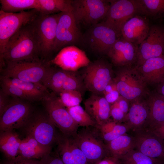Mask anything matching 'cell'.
<instances>
[{
	"mask_svg": "<svg viewBox=\"0 0 164 164\" xmlns=\"http://www.w3.org/2000/svg\"><path fill=\"white\" fill-rule=\"evenodd\" d=\"M35 19L22 27L10 38L0 56V67L5 62L41 60Z\"/></svg>",
	"mask_w": 164,
	"mask_h": 164,
	"instance_id": "obj_1",
	"label": "cell"
},
{
	"mask_svg": "<svg viewBox=\"0 0 164 164\" xmlns=\"http://www.w3.org/2000/svg\"><path fill=\"white\" fill-rule=\"evenodd\" d=\"M1 76L42 84L51 64L41 60L5 62ZM43 85V84H42Z\"/></svg>",
	"mask_w": 164,
	"mask_h": 164,
	"instance_id": "obj_2",
	"label": "cell"
},
{
	"mask_svg": "<svg viewBox=\"0 0 164 164\" xmlns=\"http://www.w3.org/2000/svg\"><path fill=\"white\" fill-rule=\"evenodd\" d=\"M113 80L120 95L131 102L145 94L146 83L135 67H119Z\"/></svg>",
	"mask_w": 164,
	"mask_h": 164,
	"instance_id": "obj_3",
	"label": "cell"
},
{
	"mask_svg": "<svg viewBox=\"0 0 164 164\" xmlns=\"http://www.w3.org/2000/svg\"><path fill=\"white\" fill-rule=\"evenodd\" d=\"M56 127L46 111H34L21 129L43 145L52 148L57 143L60 135Z\"/></svg>",
	"mask_w": 164,
	"mask_h": 164,
	"instance_id": "obj_4",
	"label": "cell"
},
{
	"mask_svg": "<svg viewBox=\"0 0 164 164\" xmlns=\"http://www.w3.org/2000/svg\"><path fill=\"white\" fill-rule=\"evenodd\" d=\"M110 5V0H73L71 12L78 27H89L105 19Z\"/></svg>",
	"mask_w": 164,
	"mask_h": 164,
	"instance_id": "obj_5",
	"label": "cell"
},
{
	"mask_svg": "<svg viewBox=\"0 0 164 164\" xmlns=\"http://www.w3.org/2000/svg\"><path fill=\"white\" fill-rule=\"evenodd\" d=\"M84 128L71 138L86 156L89 164H94L108 154V152L97 128Z\"/></svg>",
	"mask_w": 164,
	"mask_h": 164,
	"instance_id": "obj_6",
	"label": "cell"
},
{
	"mask_svg": "<svg viewBox=\"0 0 164 164\" xmlns=\"http://www.w3.org/2000/svg\"><path fill=\"white\" fill-rule=\"evenodd\" d=\"M113 70L111 64L100 59L90 62L84 67L82 77L86 90L92 94L101 96L112 80Z\"/></svg>",
	"mask_w": 164,
	"mask_h": 164,
	"instance_id": "obj_7",
	"label": "cell"
},
{
	"mask_svg": "<svg viewBox=\"0 0 164 164\" xmlns=\"http://www.w3.org/2000/svg\"><path fill=\"white\" fill-rule=\"evenodd\" d=\"M119 38L115 30L103 21L88 27L81 43L96 53L107 55Z\"/></svg>",
	"mask_w": 164,
	"mask_h": 164,
	"instance_id": "obj_8",
	"label": "cell"
},
{
	"mask_svg": "<svg viewBox=\"0 0 164 164\" xmlns=\"http://www.w3.org/2000/svg\"><path fill=\"white\" fill-rule=\"evenodd\" d=\"M39 13L36 9L15 13L0 10V56L10 38L22 27L34 20Z\"/></svg>",
	"mask_w": 164,
	"mask_h": 164,
	"instance_id": "obj_9",
	"label": "cell"
},
{
	"mask_svg": "<svg viewBox=\"0 0 164 164\" xmlns=\"http://www.w3.org/2000/svg\"><path fill=\"white\" fill-rule=\"evenodd\" d=\"M42 102L46 112L63 135L71 138L77 134L79 126L59 101L57 95L52 92Z\"/></svg>",
	"mask_w": 164,
	"mask_h": 164,
	"instance_id": "obj_10",
	"label": "cell"
},
{
	"mask_svg": "<svg viewBox=\"0 0 164 164\" xmlns=\"http://www.w3.org/2000/svg\"><path fill=\"white\" fill-rule=\"evenodd\" d=\"M59 13L46 15L40 12L35 19L41 60L50 61L54 53Z\"/></svg>",
	"mask_w": 164,
	"mask_h": 164,
	"instance_id": "obj_11",
	"label": "cell"
},
{
	"mask_svg": "<svg viewBox=\"0 0 164 164\" xmlns=\"http://www.w3.org/2000/svg\"><path fill=\"white\" fill-rule=\"evenodd\" d=\"M34 111L30 102L13 97L0 116V132L21 128Z\"/></svg>",
	"mask_w": 164,
	"mask_h": 164,
	"instance_id": "obj_12",
	"label": "cell"
},
{
	"mask_svg": "<svg viewBox=\"0 0 164 164\" xmlns=\"http://www.w3.org/2000/svg\"><path fill=\"white\" fill-rule=\"evenodd\" d=\"M110 1V7L103 22L114 30L119 37L125 23L134 16L140 14L138 0Z\"/></svg>",
	"mask_w": 164,
	"mask_h": 164,
	"instance_id": "obj_13",
	"label": "cell"
},
{
	"mask_svg": "<svg viewBox=\"0 0 164 164\" xmlns=\"http://www.w3.org/2000/svg\"><path fill=\"white\" fill-rule=\"evenodd\" d=\"M82 37L71 12L59 13L54 53L67 46L81 43Z\"/></svg>",
	"mask_w": 164,
	"mask_h": 164,
	"instance_id": "obj_14",
	"label": "cell"
},
{
	"mask_svg": "<svg viewBox=\"0 0 164 164\" xmlns=\"http://www.w3.org/2000/svg\"><path fill=\"white\" fill-rule=\"evenodd\" d=\"M164 54V28L158 25L150 26L146 38L139 46L136 67L151 58Z\"/></svg>",
	"mask_w": 164,
	"mask_h": 164,
	"instance_id": "obj_15",
	"label": "cell"
},
{
	"mask_svg": "<svg viewBox=\"0 0 164 164\" xmlns=\"http://www.w3.org/2000/svg\"><path fill=\"white\" fill-rule=\"evenodd\" d=\"M50 62L65 70L75 72L91 62L84 51L72 45L62 49Z\"/></svg>",
	"mask_w": 164,
	"mask_h": 164,
	"instance_id": "obj_16",
	"label": "cell"
},
{
	"mask_svg": "<svg viewBox=\"0 0 164 164\" xmlns=\"http://www.w3.org/2000/svg\"><path fill=\"white\" fill-rule=\"evenodd\" d=\"M138 46L119 37L107 55L114 66L119 67H131L136 63Z\"/></svg>",
	"mask_w": 164,
	"mask_h": 164,
	"instance_id": "obj_17",
	"label": "cell"
},
{
	"mask_svg": "<svg viewBox=\"0 0 164 164\" xmlns=\"http://www.w3.org/2000/svg\"><path fill=\"white\" fill-rule=\"evenodd\" d=\"M150 26L147 17L137 14L125 23L119 37L139 46L148 35Z\"/></svg>",
	"mask_w": 164,
	"mask_h": 164,
	"instance_id": "obj_18",
	"label": "cell"
},
{
	"mask_svg": "<svg viewBox=\"0 0 164 164\" xmlns=\"http://www.w3.org/2000/svg\"><path fill=\"white\" fill-rule=\"evenodd\" d=\"M134 139L137 150L155 159H159L164 157L163 140L152 133H140Z\"/></svg>",
	"mask_w": 164,
	"mask_h": 164,
	"instance_id": "obj_19",
	"label": "cell"
},
{
	"mask_svg": "<svg viewBox=\"0 0 164 164\" xmlns=\"http://www.w3.org/2000/svg\"><path fill=\"white\" fill-rule=\"evenodd\" d=\"M56 152L64 164H89L86 156L71 138L60 135Z\"/></svg>",
	"mask_w": 164,
	"mask_h": 164,
	"instance_id": "obj_20",
	"label": "cell"
},
{
	"mask_svg": "<svg viewBox=\"0 0 164 164\" xmlns=\"http://www.w3.org/2000/svg\"><path fill=\"white\" fill-rule=\"evenodd\" d=\"M84 104L85 110L97 126L109 121L111 105L104 96L92 94L85 101Z\"/></svg>",
	"mask_w": 164,
	"mask_h": 164,
	"instance_id": "obj_21",
	"label": "cell"
},
{
	"mask_svg": "<svg viewBox=\"0 0 164 164\" xmlns=\"http://www.w3.org/2000/svg\"><path fill=\"white\" fill-rule=\"evenodd\" d=\"M136 68L147 84H159L164 80V54L149 59Z\"/></svg>",
	"mask_w": 164,
	"mask_h": 164,
	"instance_id": "obj_22",
	"label": "cell"
},
{
	"mask_svg": "<svg viewBox=\"0 0 164 164\" xmlns=\"http://www.w3.org/2000/svg\"><path fill=\"white\" fill-rule=\"evenodd\" d=\"M52 147L41 144L31 136L26 135L21 140L18 155L29 159L41 160L52 151Z\"/></svg>",
	"mask_w": 164,
	"mask_h": 164,
	"instance_id": "obj_23",
	"label": "cell"
},
{
	"mask_svg": "<svg viewBox=\"0 0 164 164\" xmlns=\"http://www.w3.org/2000/svg\"><path fill=\"white\" fill-rule=\"evenodd\" d=\"M14 130L0 132V151L6 159H14L18 155L22 139Z\"/></svg>",
	"mask_w": 164,
	"mask_h": 164,
	"instance_id": "obj_24",
	"label": "cell"
},
{
	"mask_svg": "<svg viewBox=\"0 0 164 164\" xmlns=\"http://www.w3.org/2000/svg\"><path fill=\"white\" fill-rule=\"evenodd\" d=\"M127 115L128 126L138 128L148 121L149 111L146 102H142L140 99L132 102Z\"/></svg>",
	"mask_w": 164,
	"mask_h": 164,
	"instance_id": "obj_25",
	"label": "cell"
},
{
	"mask_svg": "<svg viewBox=\"0 0 164 164\" xmlns=\"http://www.w3.org/2000/svg\"><path fill=\"white\" fill-rule=\"evenodd\" d=\"M72 72L51 66L42 82V84L56 95L58 94L62 91L66 79Z\"/></svg>",
	"mask_w": 164,
	"mask_h": 164,
	"instance_id": "obj_26",
	"label": "cell"
},
{
	"mask_svg": "<svg viewBox=\"0 0 164 164\" xmlns=\"http://www.w3.org/2000/svg\"><path fill=\"white\" fill-rule=\"evenodd\" d=\"M19 87L36 101H42L50 94L43 85L0 76Z\"/></svg>",
	"mask_w": 164,
	"mask_h": 164,
	"instance_id": "obj_27",
	"label": "cell"
},
{
	"mask_svg": "<svg viewBox=\"0 0 164 164\" xmlns=\"http://www.w3.org/2000/svg\"><path fill=\"white\" fill-rule=\"evenodd\" d=\"M149 115L147 122L151 128L164 122V98L158 93L150 96L146 102Z\"/></svg>",
	"mask_w": 164,
	"mask_h": 164,
	"instance_id": "obj_28",
	"label": "cell"
},
{
	"mask_svg": "<svg viewBox=\"0 0 164 164\" xmlns=\"http://www.w3.org/2000/svg\"><path fill=\"white\" fill-rule=\"evenodd\" d=\"M106 146L109 154L120 159L134 149L135 139L125 134L108 142Z\"/></svg>",
	"mask_w": 164,
	"mask_h": 164,
	"instance_id": "obj_29",
	"label": "cell"
},
{
	"mask_svg": "<svg viewBox=\"0 0 164 164\" xmlns=\"http://www.w3.org/2000/svg\"><path fill=\"white\" fill-rule=\"evenodd\" d=\"M72 0H38V10L41 13L51 15L62 12H71Z\"/></svg>",
	"mask_w": 164,
	"mask_h": 164,
	"instance_id": "obj_30",
	"label": "cell"
},
{
	"mask_svg": "<svg viewBox=\"0 0 164 164\" xmlns=\"http://www.w3.org/2000/svg\"><path fill=\"white\" fill-rule=\"evenodd\" d=\"M1 9L7 13H18L39 7L38 0H0Z\"/></svg>",
	"mask_w": 164,
	"mask_h": 164,
	"instance_id": "obj_31",
	"label": "cell"
},
{
	"mask_svg": "<svg viewBox=\"0 0 164 164\" xmlns=\"http://www.w3.org/2000/svg\"><path fill=\"white\" fill-rule=\"evenodd\" d=\"M104 141L110 142L125 134L128 127L114 121H108L96 127Z\"/></svg>",
	"mask_w": 164,
	"mask_h": 164,
	"instance_id": "obj_32",
	"label": "cell"
},
{
	"mask_svg": "<svg viewBox=\"0 0 164 164\" xmlns=\"http://www.w3.org/2000/svg\"><path fill=\"white\" fill-rule=\"evenodd\" d=\"M140 14L146 17L164 15V0H138Z\"/></svg>",
	"mask_w": 164,
	"mask_h": 164,
	"instance_id": "obj_33",
	"label": "cell"
},
{
	"mask_svg": "<svg viewBox=\"0 0 164 164\" xmlns=\"http://www.w3.org/2000/svg\"><path fill=\"white\" fill-rule=\"evenodd\" d=\"M66 108L73 119L79 126L97 127L96 123L80 104Z\"/></svg>",
	"mask_w": 164,
	"mask_h": 164,
	"instance_id": "obj_34",
	"label": "cell"
},
{
	"mask_svg": "<svg viewBox=\"0 0 164 164\" xmlns=\"http://www.w3.org/2000/svg\"><path fill=\"white\" fill-rule=\"evenodd\" d=\"M120 160L123 164H160L159 159L150 157L134 149L123 156Z\"/></svg>",
	"mask_w": 164,
	"mask_h": 164,
	"instance_id": "obj_35",
	"label": "cell"
},
{
	"mask_svg": "<svg viewBox=\"0 0 164 164\" xmlns=\"http://www.w3.org/2000/svg\"><path fill=\"white\" fill-rule=\"evenodd\" d=\"M1 89L9 96L30 102L35 101L34 100L21 89L5 80L0 76Z\"/></svg>",
	"mask_w": 164,
	"mask_h": 164,
	"instance_id": "obj_36",
	"label": "cell"
},
{
	"mask_svg": "<svg viewBox=\"0 0 164 164\" xmlns=\"http://www.w3.org/2000/svg\"><path fill=\"white\" fill-rule=\"evenodd\" d=\"M86 90L82 77L78 74L76 71H72L66 79L61 91L65 90L76 91L83 95Z\"/></svg>",
	"mask_w": 164,
	"mask_h": 164,
	"instance_id": "obj_37",
	"label": "cell"
},
{
	"mask_svg": "<svg viewBox=\"0 0 164 164\" xmlns=\"http://www.w3.org/2000/svg\"><path fill=\"white\" fill-rule=\"evenodd\" d=\"M58 95L59 101L66 108L80 105L82 100V94L76 91H63Z\"/></svg>",
	"mask_w": 164,
	"mask_h": 164,
	"instance_id": "obj_38",
	"label": "cell"
},
{
	"mask_svg": "<svg viewBox=\"0 0 164 164\" xmlns=\"http://www.w3.org/2000/svg\"><path fill=\"white\" fill-rule=\"evenodd\" d=\"M2 164H43L41 160L29 159L18 155L13 159L5 160Z\"/></svg>",
	"mask_w": 164,
	"mask_h": 164,
	"instance_id": "obj_39",
	"label": "cell"
},
{
	"mask_svg": "<svg viewBox=\"0 0 164 164\" xmlns=\"http://www.w3.org/2000/svg\"><path fill=\"white\" fill-rule=\"evenodd\" d=\"M41 160L43 164H64L56 152H51Z\"/></svg>",
	"mask_w": 164,
	"mask_h": 164,
	"instance_id": "obj_40",
	"label": "cell"
},
{
	"mask_svg": "<svg viewBox=\"0 0 164 164\" xmlns=\"http://www.w3.org/2000/svg\"><path fill=\"white\" fill-rule=\"evenodd\" d=\"M125 114L120 109L117 103L115 102L111 106L110 116L113 118L114 121L117 122L123 120Z\"/></svg>",
	"mask_w": 164,
	"mask_h": 164,
	"instance_id": "obj_41",
	"label": "cell"
},
{
	"mask_svg": "<svg viewBox=\"0 0 164 164\" xmlns=\"http://www.w3.org/2000/svg\"><path fill=\"white\" fill-rule=\"evenodd\" d=\"M13 97L6 94L0 89V116L10 104Z\"/></svg>",
	"mask_w": 164,
	"mask_h": 164,
	"instance_id": "obj_42",
	"label": "cell"
},
{
	"mask_svg": "<svg viewBox=\"0 0 164 164\" xmlns=\"http://www.w3.org/2000/svg\"><path fill=\"white\" fill-rule=\"evenodd\" d=\"M121 163L120 159L108 154L94 164H121Z\"/></svg>",
	"mask_w": 164,
	"mask_h": 164,
	"instance_id": "obj_43",
	"label": "cell"
},
{
	"mask_svg": "<svg viewBox=\"0 0 164 164\" xmlns=\"http://www.w3.org/2000/svg\"><path fill=\"white\" fill-rule=\"evenodd\" d=\"M116 89L104 95V97L111 104H114L118 99L120 95Z\"/></svg>",
	"mask_w": 164,
	"mask_h": 164,
	"instance_id": "obj_44",
	"label": "cell"
},
{
	"mask_svg": "<svg viewBox=\"0 0 164 164\" xmlns=\"http://www.w3.org/2000/svg\"><path fill=\"white\" fill-rule=\"evenodd\" d=\"M151 132L162 140H164V122L152 128Z\"/></svg>",
	"mask_w": 164,
	"mask_h": 164,
	"instance_id": "obj_45",
	"label": "cell"
},
{
	"mask_svg": "<svg viewBox=\"0 0 164 164\" xmlns=\"http://www.w3.org/2000/svg\"><path fill=\"white\" fill-rule=\"evenodd\" d=\"M128 101L120 96L116 102L119 108L125 114L129 111Z\"/></svg>",
	"mask_w": 164,
	"mask_h": 164,
	"instance_id": "obj_46",
	"label": "cell"
},
{
	"mask_svg": "<svg viewBox=\"0 0 164 164\" xmlns=\"http://www.w3.org/2000/svg\"><path fill=\"white\" fill-rule=\"evenodd\" d=\"M113 79L105 87L103 92V95L109 93L113 90L116 89Z\"/></svg>",
	"mask_w": 164,
	"mask_h": 164,
	"instance_id": "obj_47",
	"label": "cell"
},
{
	"mask_svg": "<svg viewBox=\"0 0 164 164\" xmlns=\"http://www.w3.org/2000/svg\"><path fill=\"white\" fill-rule=\"evenodd\" d=\"M159 84L157 93L164 98V80Z\"/></svg>",
	"mask_w": 164,
	"mask_h": 164,
	"instance_id": "obj_48",
	"label": "cell"
}]
</instances>
